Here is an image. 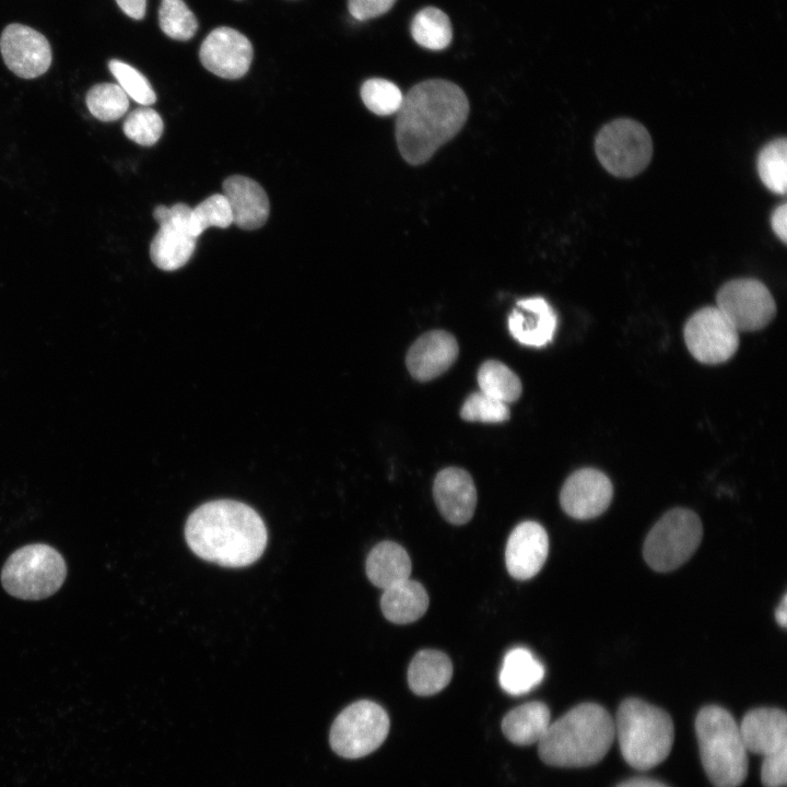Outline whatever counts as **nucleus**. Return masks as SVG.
I'll use <instances>...</instances> for the list:
<instances>
[{
    "label": "nucleus",
    "mask_w": 787,
    "mask_h": 787,
    "mask_svg": "<svg viewBox=\"0 0 787 787\" xmlns=\"http://www.w3.org/2000/svg\"><path fill=\"white\" fill-rule=\"evenodd\" d=\"M469 101L455 83L442 79L422 81L406 95L396 119V140L411 165L427 162L463 127Z\"/></svg>",
    "instance_id": "f257e3e1"
},
{
    "label": "nucleus",
    "mask_w": 787,
    "mask_h": 787,
    "mask_svg": "<svg viewBox=\"0 0 787 787\" xmlns=\"http://www.w3.org/2000/svg\"><path fill=\"white\" fill-rule=\"evenodd\" d=\"M185 538L202 560L225 567H244L261 556L268 535L261 517L250 506L216 500L192 512L185 526Z\"/></svg>",
    "instance_id": "f03ea898"
},
{
    "label": "nucleus",
    "mask_w": 787,
    "mask_h": 787,
    "mask_svg": "<svg viewBox=\"0 0 787 787\" xmlns=\"http://www.w3.org/2000/svg\"><path fill=\"white\" fill-rule=\"evenodd\" d=\"M614 737L609 712L596 703H582L550 724L538 752L551 766H590L603 759Z\"/></svg>",
    "instance_id": "7ed1b4c3"
},
{
    "label": "nucleus",
    "mask_w": 787,
    "mask_h": 787,
    "mask_svg": "<svg viewBox=\"0 0 787 787\" xmlns=\"http://www.w3.org/2000/svg\"><path fill=\"white\" fill-rule=\"evenodd\" d=\"M613 720L614 735L629 765L646 771L667 759L674 739L667 712L639 698H626Z\"/></svg>",
    "instance_id": "20e7f679"
},
{
    "label": "nucleus",
    "mask_w": 787,
    "mask_h": 787,
    "mask_svg": "<svg viewBox=\"0 0 787 787\" xmlns=\"http://www.w3.org/2000/svg\"><path fill=\"white\" fill-rule=\"evenodd\" d=\"M695 732L704 771L715 787H739L748 775V751L739 725L717 705L703 707Z\"/></svg>",
    "instance_id": "39448f33"
},
{
    "label": "nucleus",
    "mask_w": 787,
    "mask_h": 787,
    "mask_svg": "<svg viewBox=\"0 0 787 787\" xmlns=\"http://www.w3.org/2000/svg\"><path fill=\"white\" fill-rule=\"evenodd\" d=\"M67 576L61 554L48 544L35 543L14 551L3 565L5 591L23 600H40L59 590Z\"/></svg>",
    "instance_id": "423d86ee"
},
{
    "label": "nucleus",
    "mask_w": 787,
    "mask_h": 787,
    "mask_svg": "<svg viewBox=\"0 0 787 787\" xmlns=\"http://www.w3.org/2000/svg\"><path fill=\"white\" fill-rule=\"evenodd\" d=\"M702 536V522L694 512L671 509L648 532L643 547L644 559L657 572L676 569L692 556Z\"/></svg>",
    "instance_id": "0eeeda50"
},
{
    "label": "nucleus",
    "mask_w": 787,
    "mask_h": 787,
    "mask_svg": "<svg viewBox=\"0 0 787 787\" xmlns=\"http://www.w3.org/2000/svg\"><path fill=\"white\" fill-rule=\"evenodd\" d=\"M600 164L611 175L630 178L642 173L653 156L647 129L633 119L620 118L604 125L595 140Z\"/></svg>",
    "instance_id": "6e6552de"
},
{
    "label": "nucleus",
    "mask_w": 787,
    "mask_h": 787,
    "mask_svg": "<svg viewBox=\"0 0 787 787\" xmlns=\"http://www.w3.org/2000/svg\"><path fill=\"white\" fill-rule=\"evenodd\" d=\"M389 718L385 709L367 700L352 703L332 723L329 743L345 759H359L372 753L386 739Z\"/></svg>",
    "instance_id": "1a4fd4ad"
},
{
    "label": "nucleus",
    "mask_w": 787,
    "mask_h": 787,
    "mask_svg": "<svg viewBox=\"0 0 787 787\" xmlns=\"http://www.w3.org/2000/svg\"><path fill=\"white\" fill-rule=\"evenodd\" d=\"M717 308L738 331H755L767 326L776 314L768 289L755 279L726 282L716 295Z\"/></svg>",
    "instance_id": "9d476101"
},
{
    "label": "nucleus",
    "mask_w": 787,
    "mask_h": 787,
    "mask_svg": "<svg viewBox=\"0 0 787 787\" xmlns=\"http://www.w3.org/2000/svg\"><path fill=\"white\" fill-rule=\"evenodd\" d=\"M153 216L160 224L150 246L153 263L165 271L181 268L191 258L197 243L191 228V208L185 203L169 208L158 205Z\"/></svg>",
    "instance_id": "9b49d317"
},
{
    "label": "nucleus",
    "mask_w": 787,
    "mask_h": 787,
    "mask_svg": "<svg viewBox=\"0 0 787 787\" xmlns=\"http://www.w3.org/2000/svg\"><path fill=\"white\" fill-rule=\"evenodd\" d=\"M738 332L717 307L707 306L688 319L684 340L690 353L698 362L719 364L736 353L739 345Z\"/></svg>",
    "instance_id": "f8f14e48"
},
{
    "label": "nucleus",
    "mask_w": 787,
    "mask_h": 787,
    "mask_svg": "<svg viewBox=\"0 0 787 787\" xmlns=\"http://www.w3.org/2000/svg\"><path fill=\"white\" fill-rule=\"evenodd\" d=\"M0 51L5 66L23 79L44 74L51 64V48L38 31L23 24L5 26L0 37Z\"/></svg>",
    "instance_id": "ddd939ff"
},
{
    "label": "nucleus",
    "mask_w": 787,
    "mask_h": 787,
    "mask_svg": "<svg viewBox=\"0 0 787 787\" xmlns=\"http://www.w3.org/2000/svg\"><path fill=\"white\" fill-rule=\"evenodd\" d=\"M254 50L249 39L240 32L221 26L202 42L199 58L202 66L224 79H239L251 64Z\"/></svg>",
    "instance_id": "4468645a"
},
{
    "label": "nucleus",
    "mask_w": 787,
    "mask_h": 787,
    "mask_svg": "<svg viewBox=\"0 0 787 787\" xmlns=\"http://www.w3.org/2000/svg\"><path fill=\"white\" fill-rule=\"evenodd\" d=\"M612 495L611 481L603 472L584 468L566 479L560 493V503L571 517L590 519L608 508Z\"/></svg>",
    "instance_id": "2eb2a0df"
},
{
    "label": "nucleus",
    "mask_w": 787,
    "mask_h": 787,
    "mask_svg": "<svg viewBox=\"0 0 787 787\" xmlns=\"http://www.w3.org/2000/svg\"><path fill=\"white\" fill-rule=\"evenodd\" d=\"M549 538L536 521H524L510 532L505 550V563L512 577L520 580L536 576L545 563Z\"/></svg>",
    "instance_id": "dca6fc26"
},
{
    "label": "nucleus",
    "mask_w": 787,
    "mask_h": 787,
    "mask_svg": "<svg viewBox=\"0 0 787 787\" xmlns=\"http://www.w3.org/2000/svg\"><path fill=\"white\" fill-rule=\"evenodd\" d=\"M433 496L442 516L453 525H463L473 516L477 490L471 475L461 468L441 470L433 483Z\"/></svg>",
    "instance_id": "f3484780"
},
{
    "label": "nucleus",
    "mask_w": 787,
    "mask_h": 787,
    "mask_svg": "<svg viewBox=\"0 0 787 787\" xmlns=\"http://www.w3.org/2000/svg\"><path fill=\"white\" fill-rule=\"evenodd\" d=\"M459 353L455 337L445 330H432L421 336L409 349L406 364L412 377L420 381L434 379L445 373Z\"/></svg>",
    "instance_id": "a211bd4d"
},
{
    "label": "nucleus",
    "mask_w": 787,
    "mask_h": 787,
    "mask_svg": "<svg viewBox=\"0 0 787 787\" xmlns=\"http://www.w3.org/2000/svg\"><path fill=\"white\" fill-rule=\"evenodd\" d=\"M739 729L748 752L765 757L787 750V716L779 708L761 707L749 710Z\"/></svg>",
    "instance_id": "6ab92c4d"
},
{
    "label": "nucleus",
    "mask_w": 787,
    "mask_h": 787,
    "mask_svg": "<svg viewBox=\"0 0 787 787\" xmlns=\"http://www.w3.org/2000/svg\"><path fill=\"white\" fill-rule=\"evenodd\" d=\"M557 317L543 297L519 299L508 316L510 334L521 344L540 348L555 333Z\"/></svg>",
    "instance_id": "aec40b11"
},
{
    "label": "nucleus",
    "mask_w": 787,
    "mask_h": 787,
    "mask_svg": "<svg viewBox=\"0 0 787 787\" xmlns=\"http://www.w3.org/2000/svg\"><path fill=\"white\" fill-rule=\"evenodd\" d=\"M233 223L243 230L261 227L269 218V199L263 188L254 179L233 175L223 183Z\"/></svg>",
    "instance_id": "412c9836"
},
{
    "label": "nucleus",
    "mask_w": 787,
    "mask_h": 787,
    "mask_svg": "<svg viewBox=\"0 0 787 787\" xmlns=\"http://www.w3.org/2000/svg\"><path fill=\"white\" fill-rule=\"evenodd\" d=\"M449 657L436 649H423L415 654L408 669V682L416 695L428 696L448 685L453 677Z\"/></svg>",
    "instance_id": "4be33fe9"
},
{
    "label": "nucleus",
    "mask_w": 787,
    "mask_h": 787,
    "mask_svg": "<svg viewBox=\"0 0 787 787\" xmlns=\"http://www.w3.org/2000/svg\"><path fill=\"white\" fill-rule=\"evenodd\" d=\"M425 588L410 578L386 589L380 599L384 616L396 624H408L420 619L428 608Z\"/></svg>",
    "instance_id": "5701e85b"
},
{
    "label": "nucleus",
    "mask_w": 787,
    "mask_h": 787,
    "mask_svg": "<svg viewBox=\"0 0 787 787\" xmlns=\"http://www.w3.org/2000/svg\"><path fill=\"white\" fill-rule=\"evenodd\" d=\"M411 569L409 554L400 544L392 541L376 544L366 560L368 579L383 589L410 578Z\"/></svg>",
    "instance_id": "b1692460"
},
{
    "label": "nucleus",
    "mask_w": 787,
    "mask_h": 787,
    "mask_svg": "<svg viewBox=\"0 0 787 787\" xmlns=\"http://www.w3.org/2000/svg\"><path fill=\"white\" fill-rule=\"evenodd\" d=\"M549 707L539 701L509 710L502 720L504 736L518 745L539 743L550 726Z\"/></svg>",
    "instance_id": "393cba45"
},
{
    "label": "nucleus",
    "mask_w": 787,
    "mask_h": 787,
    "mask_svg": "<svg viewBox=\"0 0 787 787\" xmlns=\"http://www.w3.org/2000/svg\"><path fill=\"white\" fill-rule=\"evenodd\" d=\"M543 677L544 667L532 653L516 647L505 655L498 680L501 688L508 694L522 695L536 688Z\"/></svg>",
    "instance_id": "a878e982"
},
{
    "label": "nucleus",
    "mask_w": 787,
    "mask_h": 787,
    "mask_svg": "<svg viewBox=\"0 0 787 787\" xmlns=\"http://www.w3.org/2000/svg\"><path fill=\"white\" fill-rule=\"evenodd\" d=\"M411 35L424 48L445 49L453 38L450 20L438 8H424L414 15L411 22Z\"/></svg>",
    "instance_id": "bb28decb"
},
{
    "label": "nucleus",
    "mask_w": 787,
    "mask_h": 787,
    "mask_svg": "<svg viewBox=\"0 0 787 787\" xmlns=\"http://www.w3.org/2000/svg\"><path fill=\"white\" fill-rule=\"evenodd\" d=\"M477 378L480 391L505 403L516 401L522 391L519 377L508 366L495 360L484 362Z\"/></svg>",
    "instance_id": "cd10ccee"
},
{
    "label": "nucleus",
    "mask_w": 787,
    "mask_h": 787,
    "mask_svg": "<svg viewBox=\"0 0 787 787\" xmlns=\"http://www.w3.org/2000/svg\"><path fill=\"white\" fill-rule=\"evenodd\" d=\"M786 139L765 144L757 155L756 168L762 183L773 192L784 195L787 184Z\"/></svg>",
    "instance_id": "c85d7f7f"
},
{
    "label": "nucleus",
    "mask_w": 787,
    "mask_h": 787,
    "mask_svg": "<svg viewBox=\"0 0 787 787\" xmlns=\"http://www.w3.org/2000/svg\"><path fill=\"white\" fill-rule=\"evenodd\" d=\"M90 113L101 121H114L121 118L129 108V97L118 84L99 83L93 85L85 97Z\"/></svg>",
    "instance_id": "c756f323"
},
{
    "label": "nucleus",
    "mask_w": 787,
    "mask_h": 787,
    "mask_svg": "<svg viewBox=\"0 0 787 787\" xmlns=\"http://www.w3.org/2000/svg\"><path fill=\"white\" fill-rule=\"evenodd\" d=\"M161 30L176 40H188L197 32L198 22L184 0H162L158 9Z\"/></svg>",
    "instance_id": "7c9ffc66"
},
{
    "label": "nucleus",
    "mask_w": 787,
    "mask_h": 787,
    "mask_svg": "<svg viewBox=\"0 0 787 787\" xmlns=\"http://www.w3.org/2000/svg\"><path fill=\"white\" fill-rule=\"evenodd\" d=\"M361 97L371 111L379 116H388L397 114L403 94L393 82L381 78H372L362 84Z\"/></svg>",
    "instance_id": "2f4dec72"
},
{
    "label": "nucleus",
    "mask_w": 787,
    "mask_h": 787,
    "mask_svg": "<svg viewBox=\"0 0 787 787\" xmlns=\"http://www.w3.org/2000/svg\"><path fill=\"white\" fill-rule=\"evenodd\" d=\"M232 223V211L223 193L212 195L191 209V228L197 238L208 227L226 228Z\"/></svg>",
    "instance_id": "473e14b6"
},
{
    "label": "nucleus",
    "mask_w": 787,
    "mask_h": 787,
    "mask_svg": "<svg viewBox=\"0 0 787 787\" xmlns=\"http://www.w3.org/2000/svg\"><path fill=\"white\" fill-rule=\"evenodd\" d=\"M163 128L161 116L150 107H140L131 111L122 126L126 137L143 146L156 143Z\"/></svg>",
    "instance_id": "72a5a7b5"
},
{
    "label": "nucleus",
    "mask_w": 787,
    "mask_h": 787,
    "mask_svg": "<svg viewBox=\"0 0 787 787\" xmlns=\"http://www.w3.org/2000/svg\"><path fill=\"white\" fill-rule=\"evenodd\" d=\"M108 68L128 97L144 106L155 103L156 94L150 82L136 68L117 59L110 60Z\"/></svg>",
    "instance_id": "f704fd0d"
},
{
    "label": "nucleus",
    "mask_w": 787,
    "mask_h": 787,
    "mask_svg": "<svg viewBox=\"0 0 787 787\" xmlns=\"http://www.w3.org/2000/svg\"><path fill=\"white\" fill-rule=\"evenodd\" d=\"M460 416L469 422L501 423L508 420L509 409L507 403L479 391L465 400Z\"/></svg>",
    "instance_id": "c9c22d12"
},
{
    "label": "nucleus",
    "mask_w": 787,
    "mask_h": 787,
    "mask_svg": "<svg viewBox=\"0 0 787 787\" xmlns=\"http://www.w3.org/2000/svg\"><path fill=\"white\" fill-rule=\"evenodd\" d=\"M761 779L765 787H785L787 783V750L763 757Z\"/></svg>",
    "instance_id": "e433bc0d"
},
{
    "label": "nucleus",
    "mask_w": 787,
    "mask_h": 787,
    "mask_svg": "<svg viewBox=\"0 0 787 787\" xmlns=\"http://www.w3.org/2000/svg\"><path fill=\"white\" fill-rule=\"evenodd\" d=\"M395 2L396 0H348V8L354 19L366 21L386 13Z\"/></svg>",
    "instance_id": "4c0bfd02"
},
{
    "label": "nucleus",
    "mask_w": 787,
    "mask_h": 787,
    "mask_svg": "<svg viewBox=\"0 0 787 787\" xmlns=\"http://www.w3.org/2000/svg\"><path fill=\"white\" fill-rule=\"evenodd\" d=\"M786 221H787V205L786 203H783L782 205L777 207L771 218V225L778 238L782 239L783 243H786L787 240V227H786Z\"/></svg>",
    "instance_id": "58836bf2"
},
{
    "label": "nucleus",
    "mask_w": 787,
    "mask_h": 787,
    "mask_svg": "<svg viewBox=\"0 0 787 787\" xmlns=\"http://www.w3.org/2000/svg\"><path fill=\"white\" fill-rule=\"evenodd\" d=\"M118 7L128 16L142 20L145 15L146 0H116Z\"/></svg>",
    "instance_id": "ea45409f"
},
{
    "label": "nucleus",
    "mask_w": 787,
    "mask_h": 787,
    "mask_svg": "<svg viewBox=\"0 0 787 787\" xmlns=\"http://www.w3.org/2000/svg\"><path fill=\"white\" fill-rule=\"evenodd\" d=\"M616 787H668L661 782L649 778H633L619 784Z\"/></svg>",
    "instance_id": "a19ab883"
},
{
    "label": "nucleus",
    "mask_w": 787,
    "mask_h": 787,
    "mask_svg": "<svg viewBox=\"0 0 787 787\" xmlns=\"http://www.w3.org/2000/svg\"><path fill=\"white\" fill-rule=\"evenodd\" d=\"M775 619L777 623L786 627L787 625V596L785 595L775 610Z\"/></svg>",
    "instance_id": "79ce46f5"
}]
</instances>
